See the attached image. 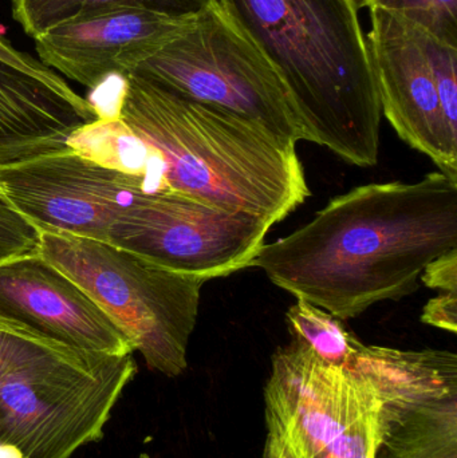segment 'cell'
<instances>
[{
  "label": "cell",
  "mask_w": 457,
  "mask_h": 458,
  "mask_svg": "<svg viewBox=\"0 0 457 458\" xmlns=\"http://www.w3.org/2000/svg\"><path fill=\"white\" fill-rule=\"evenodd\" d=\"M457 248V184L434 172L419 182L354 188L308 225L263 244L250 267L298 301L340 320L419 288L426 267Z\"/></svg>",
  "instance_id": "6da1fadb"
},
{
  "label": "cell",
  "mask_w": 457,
  "mask_h": 458,
  "mask_svg": "<svg viewBox=\"0 0 457 458\" xmlns=\"http://www.w3.org/2000/svg\"><path fill=\"white\" fill-rule=\"evenodd\" d=\"M281 78L306 141L375 166L381 105L357 0H217Z\"/></svg>",
  "instance_id": "7a4b0ae2"
},
{
  "label": "cell",
  "mask_w": 457,
  "mask_h": 458,
  "mask_svg": "<svg viewBox=\"0 0 457 458\" xmlns=\"http://www.w3.org/2000/svg\"><path fill=\"white\" fill-rule=\"evenodd\" d=\"M120 117L157 150L171 192L273 227L311 196L297 144L227 110L128 74Z\"/></svg>",
  "instance_id": "3957f363"
},
{
  "label": "cell",
  "mask_w": 457,
  "mask_h": 458,
  "mask_svg": "<svg viewBox=\"0 0 457 458\" xmlns=\"http://www.w3.org/2000/svg\"><path fill=\"white\" fill-rule=\"evenodd\" d=\"M133 354L74 349L0 318V458H72L104 437Z\"/></svg>",
  "instance_id": "277c9868"
},
{
  "label": "cell",
  "mask_w": 457,
  "mask_h": 458,
  "mask_svg": "<svg viewBox=\"0 0 457 458\" xmlns=\"http://www.w3.org/2000/svg\"><path fill=\"white\" fill-rule=\"evenodd\" d=\"M38 255L74 280L114 320L150 370L188 366L200 291L208 279L169 271L110 242L40 231Z\"/></svg>",
  "instance_id": "5b68a950"
},
{
  "label": "cell",
  "mask_w": 457,
  "mask_h": 458,
  "mask_svg": "<svg viewBox=\"0 0 457 458\" xmlns=\"http://www.w3.org/2000/svg\"><path fill=\"white\" fill-rule=\"evenodd\" d=\"M131 74L306 141L300 115L279 75L215 2Z\"/></svg>",
  "instance_id": "8992f818"
},
{
  "label": "cell",
  "mask_w": 457,
  "mask_h": 458,
  "mask_svg": "<svg viewBox=\"0 0 457 458\" xmlns=\"http://www.w3.org/2000/svg\"><path fill=\"white\" fill-rule=\"evenodd\" d=\"M270 223L174 192L140 193L107 242L180 274L211 280L249 268Z\"/></svg>",
  "instance_id": "52a82bcc"
},
{
  "label": "cell",
  "mask_w": 457,
  "mask_h": 458,
  "mask_svg": "<svg viewBox=\"0 0 457 458\" xmlns=\"http://www.w3.org/2000/svg\"><path fill=\"white\" fill-rule=\"evenodd\" d=\"M377 405V389L359 366L326 362L292 336L271 360L262 458H317Z\"/></svg>",
  "instance_id": "ba28073f"
},
{
  "label": "cell",
  "mask_w": 457,
  "mask_h": 458,
  "mask_svg": "<svg viewBox=\"0 0 457 458\" xmlns=\"http://www.w3.org/2000/svg\"><path fill=\"white\" fill-rule=\"evenodd\" d=\"M354 365L378 393L376 458H457V357L362 344Z\"/></svg>",
  "instance_id": "9c48e42d"
},
{
  "label": "cell",
  "mask_w": 457,
  "mask_h": 458,
  "mask_svg": "<svg viewBox=\"0 0 457 458\" xmlns=\"http://www.w3.org/2000/svg\"><path fill=\"white\" fill-rule=\"evenodd\" d=\"M0 192L39 231L101 242L137 195L160 193L145 177L104 168L70 149L0 168Z\"/></svg>",
  "instance_id": "30bf717a"
},
{
  "label": "cell",
  "mask_w": 457,
  "mask_h": 458,
  "mask_svg": "<svg viewBox=\"0 0 457 458\" xmlns=\"http://www.w3.org/2000/svg\"><path fill=\"white\" fill-rule=\"evenodd\" d=\"M369 11L372 29L365 38L381 112L402 141L457 184V131L443 110L424 30L394 13Z\"/></svg>",
  "instance_id": "8fae6325"
},
{
  "label": "cell",
  "mask_w": 457,
  "mask_h": 458,
  "mask_svg": "<svg viewBox=\"0 0 457 458\" xmlns=\"http://www.w3.org/2000/svg\"><path fill=\"white\" fill-rule=\"evenodd\" d=\"M97 118L63 78L0 35V168L69 150L70 134Z\"/></svg>",
  "instance_id": "7c38bea8"
},
{
  "label": "cell",
  "mask_w": 457,
  "mask_h": 458,
  "mask_svg": "<svg viewBox=\"0 0 457 458\" xmlns=\"http://www.w3.org/2000/svg\"><path fill=\"white\" fill-rule=\"evenodd\" d=\"M0 318L96 354H133L128 336L74 280L42 256L0 264Z\"/></svg>",
  "instance_id": "4fadbf2b"
},
{
  "label": "cell",
  "mask_w": 457,
  "mask_h": 458,
  "mask_svg": "<svg viewBox=\"0 0 457 458\" xmlns=\"http://www.w3.org/2000/svg\"><path fill=\"white\" fill-rule=\"evenodd\" d=\"M190 19L144 10L110 11L58 24L35 38V48L45 66L94 91L112 78L131 74Z\"/></svg>",
  "instance_id": "5bb4252c"
},
{
  "label": "cell",
  "mask_w": 457,
  "mask_h": 458,
  "mask_svg": "<svg viewBox=\"0 0 457 458\" xmlns=\"http://www.w3.org/2000/svg\"><path fill=\"white\" fill-rule=\"evenodd\" d=\"M66 144L70 150L91 163L145 177L158 192H171L157 150L137 136L121 117L97 118L72 131Z\"/></svg>",
  "instance_id": "9a60e30c"
},
{
  "label": "cell",
  "mask_w": 457,
  "mask_h": 458,
  "mask_svg": "<svg viewBox=\"0 0 457 458\" xmlns=\"http://www.w3.org/2000/svg\"><path fill=\"white\" fill-rule=\"evenodd\" d=\"M217 0H13V19L38 38L72 19L120 10H144L174 18H193Z\"/></svg>",
  "instance_id": "2e32d148"
},
{
  "label": "cell",
  "mask_w": 457,
  "mask_h": 458,
  "mask_svg": "<svg viewBox=\"0 0 457 458\" xmlns=\"http://www.w3.org/2000/svg\"><path fill=\"white\" fill-rule=\"evenodd\" d=\"M290 334L308 344L319 358L334 365L348 366L362 342L329 312L298 301L286 314Z\"/></svg>",
  "instance_id": "e0dca14e"
},
{
  "label": "cell",
  "mask_w": 457,
  "mask_h": 458,
  "mask_svg": "<svg viewBox=\"0 0 457 458\" xmlns=\"http://www.w3.org/2000/svg\"><path fill=\"white\" fill-rule=\"evenodd\" d=\"M361 5L402 16L437 39L457 46V0H361Z\"/></svg>",
  "instance_id": "ac0fdd59"
},
{
  "label": "cell",
  "mask_w": 457,
  "mask_h": 458,
  "mask_svg": "<svg viewBox=\"0 0 457 458\" xmlns=\"http://www.w3.org/2000/svg\"><path fill=\"white\" fill-rule=\"evenodd\" d=\"M424 47L434 69L448 125L457 131V46L448 45L424 30Z\"/></svg>",
  "instance_id": "d6986e66"
},
{
  "label": "cell",
  "mask_w": 457,
  "mask_h": 458,
  "mask_svg": "<svg viewBox=\"0 0 457 458\" xmlns=\"http://www.w3.org/2000/svg\"><path fill=\"white\" fill-rule=\"evenodd\" d=\"M40 231L0 192V264L38 253Z\"/></svg>",
  "instance_id": "ffe728a7"
},
{
  "label": "cell",
  "mask_w": 457,
  "mask_h": 458,
  "mask_svg": "<svg viewBox=\"0 0 457 458\" xmlns=\"http://www.w3.org/2000/svg\"><path fill=\"white\" fill-rule=\"evenodd\" d=\"M377 445L378 405L349 425L317 458H376Z\"/></svg>",
  "instance_id": "44dd1931"
},
{
  "label": "cell",
  "mask_w": 457,
  "mask_h": 458,
  "mask_svg": "<svg viewBox=\"0 0 457 458\" xmlns=\"http://www.w3.org/2000/svg\"><path fill=\"white\" fill-rule=\"evenodd\" d=\"M421 322L442 330L457 333V291H442L426 304Z\"/></svg>",
  "instance_id": "7402d4cb"
},
{
  "label": "cell",
  "mask_w": 457,
  "mask_h": 458,
  "mask_svg": "<svg viewBox=\"0 0 457 458\" xmlns=\"http://www.w3.org/2000/svg\"><path fill=\"white\" fill-rule=\"evenodd\" d=\"M420 279L429 288L457 291V248L431 261L424 269Z\"/></svg>",
  "instance_id": "603a6c76"
},
{
  "label": "cell",
  "mask_w": 457,
  "mask_h": 458,
  "mask_svg": "<svg viewBox=\"0 0 457 458\" xmlns=\"http://www.w3.org/2000/svg\"><path fill=\"white\" fill-rule=\"evenodd\" d=\"M140 458H150V457L148 456V454H141V456H140Z\"/></svg>",
  "instance_id": "cb8c5ba5"
}]
</instances>
